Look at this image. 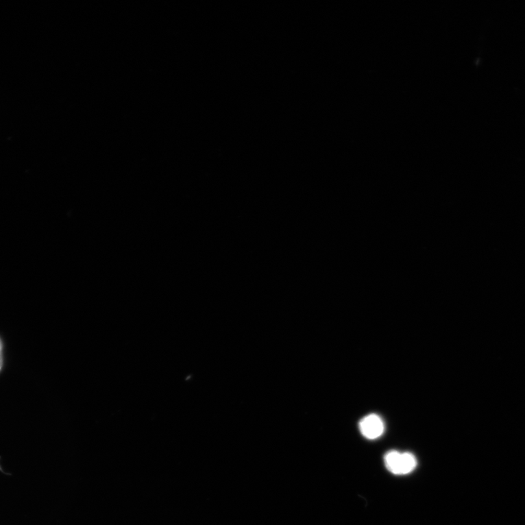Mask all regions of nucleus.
I'll use <instances>...</instances> for the list:
<instances>
[{
    "label": "nucleus",
    "instance_id": "nucleus-1",
    "mask_svg": "<svg viewBox=\"0 0 525 525\" xmlns=\"http://www.w3.org/2000/svg\"><path fill=\"white\" fill-rule=\"evenodd\" d=\"M387 469L395 475H406L413 472L417 466L415 456L410 452L390 451L384 456Z\"/></svg>",
    "mask_w": 525,
    "mask_h": 525
},
{
    "label": "nucleus",
    "instance_id": "nucleus-2",
    "mask_svg": "<svg viewBox=\"0 0 525 525\" xmlns=\"http://www.w3.org/2000/svg\"><path fill=\"white\" fill-rule=\"evenodd\" d=\"M359 428L364 437L376 439L383 435L384 425L380 416L372 414L361 419Z\"/></svg>",
    "mask_w": 525,
    "mask_h": 525
},
{
    "label": "nucleus",
    "instance_id": "nucleus-3",
    "mask_svg": "<svg viewBox=\"0 0 525 525\" xmlns=\"http://www.w3.org/2000/svg\"><path fill=\"white\" fill-rule=\"evenodd\" d=\"M3 344L1 340H0V371L3 367Z\"/></svg>",
    "mask_w": 525,
    "mask_h": 525
}]
</instances>
